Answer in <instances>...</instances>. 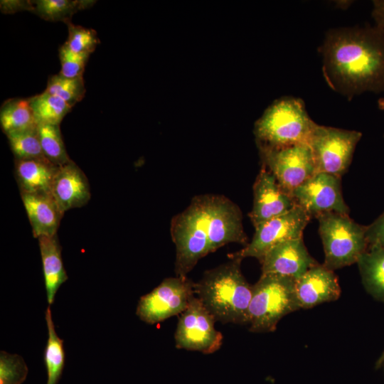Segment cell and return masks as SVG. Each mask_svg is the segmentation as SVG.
<instances>
[{
  "instance_id": "6da1fadb",
  "label": "cell",
  "mask_w": 384,
  "mask_h": 384,
  "mask_svg": "<svg viewBox=\"0 0 384 384\" xmlns=\"http://www.w3.org/2000/svg\"><path fill=\"white\" fill-rule=\"evenodd\" d=\"M171 235L176 246L175 273L187 277L206 255L231 242L246 245L240 208L218 194L195 196L171 223Z\"/></svg>"
},
{
  "instance_id": "7a4b0ae2",
  "label": "cell",
  "mask_w": 384,
  "mask_h": 384,
  "mask_svg": "<svg viewBox=\"0 0 384 384\" xmlns=\"http://www.w3.org/2000/svg\"><path fill=\"white\" fill-rule=\"evenodd\" d=\"M321 50L323 73L334 90L351 96L384 91V31L377 26L331 31Z\"/></svg>"
},
{
  "instance_id": "3957f363",
  "label": "cell",
  "mask_w": 384,
  "mask_h": 384,
  "mask_svg": "<svg viewBox=\"0 0 384 384\" xmlns=\"http://www.w3.org/2000/svg\"><path fill=\"white\" fill-rule=\"evenodd\" d=\"M241 259L232 258L226 263L204 272L194 283V292L213 316L223 324H247L252 298V286L240 270Z\"/></svg>"
},
{
  "instance_id": "277c9868",
  "label": "cell",
  "mask_w": 384,
  "mask_h": 384,
  "mask_svg": "<svg viewBox=\"0 0 384 384\" xmlns=\"http://www.w3.org/2000/svg\"><path fill=\"white\" fill-rule=\"evenodd\" d=\"M316 124L301 99L286 97L265 111L255 122L254 133L258 147L308 144Z\"/></svg>"
},
{
  "instance_id": "5b68a950",
  "label": "cell",
  "mask_w": 384,
  "mask_h": 384,
  "mask_svg": "<svg viewBox=\"0 0 384 384\" xmlns=\"http://www.w3.org/2000/svg\"><path fill=\"white\" fill-rule=\"evenodd\" d=\"M299 309L294 279L277 274H262L252 286L249 330L254 333L272 332L282 317Z\"/></svg>"
},
{
  "instance_id": "8992f818",
  "label": "cell",
  "mask_w": 384,
  "mask_h": 384,
  "mask_svg": "<svg viewBox=\"0 0 384 384\" xmlns=\"http://www.w3.org/2000/svg\"><path fill=\"white\" fill-rule=\"evenodd\" d=\"M316 218L325 255L323 265L334 271L357 263L368 247L366 226L348 214L326 213Z\"/></svg>"
},
{
  "instance_id": "52a82bcc",
  "label": "cell",
  "mask_w": 384,
  "mask_h": 384,
  "mask_svg": "<svg viewBox=\"0 0 384 384\" xmlns=\"http://www.w3.org/2000/svg\"><path fill=\"white\" fill-rule=\"evenodd\" d=\"M361 137L357 131L316 124L308 144L316 172L341 176L348 169Z\"/></svg>"
},
{
  "instance_id": "ba28073f",
  "label": "cell",
  "mask_w": 384,
  "mask_h": 384,
  "mask_svg": "<svg viewBox=\"0 0 384 384\" xmlns=\"http://www.w3.org/2000/svg\"><path fill=\"white\" fill-rule=\"evenodd\" d=\"M193 297L194 282L187 277H168L141 297L136 314L149 324H157L181 314Z\"/></svg>"
},
{
  "instance_id": "9c48e42d",
  "label": "cell",
  "mask_w": 384,
  "mask_h": 384,
  "mask_svg": "<svg viewBox=\"0 0 384 384\" xmlns=\"http://www.w3.org/2000/svg\"><path fill=\"white\" fill-rule=\"evenodd\" d=\"M213 316L196 296L180 314L174 334L178 349L213 353L223 343V335L215 328Z\"/></svg>"
},
{
  "instance_id": "30bf717a",
  "label": "cell",
  "mask_w": 384,
  "mask_h": 384,
  "mask_svg": "<svg viewBox=\"0 0 384 384\" xmlns=\"http://www.w3.org/2000/svg\"><path fill=\"white\" fill-rule=\"evenodd\" d=\"M264 166L275 177L279 185L292 195L294 189L314 174L316 167L308 144L282 148L259 147Z\"/></svg>"
},
{
  "instance_id": "8fae6325",
  "label": "cell",
  "mask_w": 384,
  "mask_h": 384,
  "mask_svg": "<svg viewBox=\"0 0 384 384\" xmlns=\"http://www.w3.org/2000/svg\"><path fill=\"white\" fill-rule=\"evenodd\" d=\"M311 217L299 205L289 212L264 222L256 227L253 237L242 250L230 254V259L255 257L260 262L276 245L302 238L303 230Z\"/></svg>"
},
{
  "instance_id": "7c38bea8",
  "label": "cell",
  "mask_w": 384,
  "mask_h": 384,
  "mask_svg": "<svg viewBox=\"0 0 384 384\" xmlns=\"http://www.w3.org/2000/svg\"><path fill=\"white\" fill-rule=\"evenodd\" d=\"M341 177L326 173H316L292 193L296 203L310 217L326 213L348 214L341 186Z\"/></svg>"
},
{
  "instance_id": "4fadbf2b",
  "label": "cell",
  "mask_w": 384,
  "mask_h": 384,
  "mask_svg": "<svg viewBox=\"0 0 384 384\" xmlns=\"http://www.w3.org/2000/svg\"><path fill=\"white\" fill-rule=\"evenodd\" d=\"M253 197L249 217L254 227L289 212L297 205L264 166L254 183Z\"/></svg>"
},
{
  "instance_id": "5bb4252c",
  "label": "cell",
  "mask_w": 384,
  "mask_h": 384,
  "mask_svg": "<svg viewBox=\"0 0 384 384\" xmlns=\"http://www.w3.org/2000/svg\"><path fill=\"white\" fill-rule=\"evenodd\" d=\"M260 262L262 274H277L295 280L318 263L309 253L302 238L276 245Z\"/></svg>"
},
{
  "instance_id": "9a60e30c",
  "label": "cell",
  "mask_w": 384,
  "mask_h": 384,
  "mask_svg": "<svg viewBox=\"0 0 384 384\" xmlns=\"http://www.w3.org/2000/svg\"><path fill=\"white\" fill-rule=\"evenodd\" d=\"M295 290L300 309L333 302L341 295V287L334 271L319 263L295 280Z\"/></svg>"
},
{
  "instance_id": "2e32d148",
  "label": "cell",
  "mask_w": 384,
  "mask_h": 384,
  "mask_svg": "<svg viewBox=\"0 0 384 384\" xmlns=\"http://www.w3.org/2000/svg\"><path fill=\"white\" fill-rule=\"evenodd\" d=\"M51 195L62 213L85 206L90 199L88 180L84 172L72 160L58 166Z\"/></svg>"
},
{
  "instance_id": "e0dca14e",
  "label": "cell",
  "mask_w": 384,
  "mask_h": 384,
  "mask_svg": "<svg viewBox=\"0 0 384 384\" xmlns=\"http://www.w3.org/2000/svg\"><path fill=\"white\" fill-rule=\"evenodd\" d=\"M20 193L34 238L56 235L64 213L51 193Z\"/></svg>"
},
{
  "instance_id": "ac0fdd59",
  "label": "cell",
  "mask_w": 384,
  "mask_h": 384,
  "mask_svg": "<svg viewBox=\"0 0 384 384\" xmlns=\"http://www.w3.org/2000/svg\"><path fill=\"white\" fill-rule=\"evenodd\" d=\"M58 168L48 161L15 159V177L20 193H51Z\"/></svg>"
},
{
  "instance_id": "d6986e66",
  "label": "cell",
  "mask_w": 384,
  "mask_h": 384,
  "mask_svg": "<svg viewBox=\"0 0 384 384\" xmlns=\"http://www.w3.org/2000/svg\"><path fill=\"white\" fill-rule=\"evenodd\" d=\"M38 240L47 300L49 304H52L58 289L68 279V275L63 267L61 247L57 235L41 236Z\"/></svg>"
},
{
  "instance_id": "ffe728a7",
  "label": "cell",
  "mask_w": 384,
  "mask_h": 384,
  "mask_svg": "<svg viewBox=\"0 0 384 384\" xmlns=\"http://www.w3.org/2000/svg\"><path fill=\"white\" fill-rule=\"evenodd\" d=\"M357 263L366 290L384 302V247H368Z\"/></svg>"
},
{
  "instance_id": "44dd1931",
  "label": "cell",
  "mask_w": 384,
  "mask_h": 384,
  "mask_svg": "<svg viewBox=\"0 0 384 384\" xmlns=\"http://www.w3.org/2000/svg\"><path fill=\"white\" fill-rule=\"evenodd\" d=\"M0 124L6 135L36 129L38 124L29 99H12L5 102L0 111Z\"/></svg>"
},
{
  "instance_id": "7402d4cb",
  "label": "cell",
  "mask_w": 384,
  "mask_h": 384,
  "mask_svg": "<svg viewBox=\"0 0 384 384\" xmlns=\"http://www.w3.org/2000/svg\"><path fill=\"white\" fill-rule=\"evenodd\" d=\"M45 318L48 335L44 351V363L48 377L46 384H58L61 378L65 361L63 340L58 337L55 331L50 306H48L46 310Z\"/></svg>"
},
{
  "instance_id": "603a6c76",
  "label": "cell",
  "mask_w": 384,
  "mask_h": 384,
  "mask_svg": "<svg viewBox=\"0 0 384 384\" xmlns=\"http://www.w3.org/2000/svg\"><path fill=\"white\" fill-rule=\"evenodd\" d=\"M29 100L38 124L60 125L71 109L63 100L45 91Z\"/></svg>"
},
{
  "instance_id": "cb8c5ba5",
  "label": "cell",
  "mask_w": 384,
  "mask_h": 384,
  "mask_svg": "<svg viewBox=\"0 0 384 384\" xmlns=\"http://www.w3.org/2000/svg\"><path fill=\"white\" fill-rule=\"evenodd\" d=\"M34 1L33 12L46 21H70L72 16L78 10L92 6L94 1L37 0Z\"/></svg>"
},
{
  "instance_id": "d4e9b609",
  "label": "cell",
  "mask_w": 384,
  "mask_h": 384,
  "mask_svg": "<svg viewBox=\"0 0 384 384\" xmlns=\"http://www.w3.org/2000/svg\"><path fill=\"white\" fill-rule=\"evenodd\" d=\"M37 131L46 158L56 166L70 162L61 135L60 125L38 124Z\"/></svg>"
},
{
  "instance_id": "484cf974",
  "label": "cell",
  "mask_w": 384,
  "mask_h": 384,
  "mask_svg": "<svg viewBox=\"0 0 384 384\" xmlns=\"http://www.w3.org/2000/svg\"><path fill=\"white\" fill-rule=\"evenodd\" d=\"M6 136L16 159L48 161L41 148L37 128L11 133Z\"/></svg>"
},
{
  "instance_id": "4316f807",
  "label": "cell",
  "mask_w": 384,
  "mask_h": 384,
  "mask_svg": "<svg viewBox=\"0 0 384 384\" xmlns=\"http://www.w3.org/2000/svg\"><path fill=\"white\" fill-rule=\"evenodd\" d=\"M45 92L61 98L72 107L84 97L83 78H68L60 74L53 75L48 81Z\"/></svg>"
},
{
  "instance_id": "83f0119b",
  "label": "cell",
  "mask_w": 384,
  "mask_h": 384,
  "mask_svg": "<svg viewBox=\"0 0 384 384\" xmlns=\"http://www.w3.org/2000/svg\"><path fill=\"white\" fill-rule=\"evenodd\" d=\"M28 369L18 354L0 353V384H21L26 379Z\"/></svg>"
},
{
  "instance_id": "f1b7e54d",
  "label": "cell",
  "mask_w": 384,
  "mask_h": 384,
  "mask_svg": "<svg viewBox=\"0 0 384 384\" xmlns=\"http://www.w3.org/2000/svg\"><path fill=\"white\" fill-rule=\"evenodd\" d=\"M68 28V38L65 44L76 53H92L100 40L94 30L74 25L70 21L66 23Z\"/></svg>"
},
{
  "instance_id": "f546056e",
  "label": "cell",
  "mask_w": 384,
  "mask_h": 384,
  "mask_svg": "<svg viewBox=\"0 0 384 384\" xmlns=\"http://www.w3.org/2000/svg\"><path fill=\"white\" fill-rule=\"evenodd\" d=\"M90 54L76 53L64 43L59 49L61 69L59 74L68 78L82 77Z\"/></svg>"
},
{
  "instance_id": "4dcf8cb0",
  "label": "cell",
  "mask_w": 384,
  "mask_h": 384,
  "mask_svg": "<svg viewBox=\"0 0 384 384\" xmlns=\"http://www.w3.org/2000/svg\"><path fill=\"white\" fill-rule=\"evenodd\" d=\"M366 235L368 247H384V212L366 226Z\"/></svg>"
},
{
  "instance_id": "1f68e13d",
  "label": "cell",
  "mask_w": 384,
  "mask_h": 384,
  "mask_svg": "<svg viewBox=\"0 0 384 384\" xmlns=\"http://www.w3.org/2000/svg\"><path fill=\"white\" fill-rule=\"evenodd\" d=\"M0 9L4 14H14L21 11H33L34 1L25 0H1Z\"/></svg>"
},
{
  "instance_id": "d6a6232c",
  "label": "cell",
  "mask_w": 384,
  "mask_h": 384,
  "mask_svg": "<svg viewBox=\"0 0 384 384\" xmlns=\"http://www.w3.org/2000/svg\"><path fill=\"white\" fill-rule=\"evenodd\" d=\"M373 16L377 27L384 31V0L373 1Z\"/></svg>"
},
{
  "instance_id": "836d02e7",
  "label": "cell",
  "mask_w": 384,
  "mask_h": 384,
  "mask_svg": "<svg viewBox=\"0 0 384 384\" xmlns=\"http://www.w3.org/2000/svg\"><path fill=\"white\" fill-rule=\"evenodd\" d=\"M383 362H384V352L383 353V354L380 356V357L376 362V367L378 368L381 366Z\"/></svg>"
},
{
  "instance_id": "e575fe53",
  "label": "cell",
  "mask_w": 384,
  "mask_h": 384,
  "mask_svg": "<svg viewBox=\"0 0 384 384\" xmlns=\"http://www.w3.org/2000/svg\"><path fill=\"white\" fill-rule=\"evenodd\" d=\"M380 110H384V98H380L378 102Z\"/></svg>"
},
{
  "instance_id": "d590c367",
  "label": "cell",
  "mask_w": 384,
  "mask_h": 384,
  "mask_svg": "<svg viewBox=\"0 0 384 384\" xmlns=\"http://www.w3.org/2000/svg\"><path fill=\"white\" fill-rule=\"evenodd\" d=\"M383 365H384V362H383V363L382 364V366H383Z\"/></svg>"
}]
</instances>
